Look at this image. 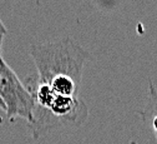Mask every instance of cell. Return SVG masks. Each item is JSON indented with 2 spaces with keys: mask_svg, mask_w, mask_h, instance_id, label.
I'll use <instances>...</instances> for the list:
<instances>
[{
  "mask_svg": "<svg viewBox=\"0 0 157 144\" xmlns=\"http://www.w3.org/2000/svg\"><path fill=\"white\" fill-rule=\"evenodd\" d=\"M0 109H3L5 112V104H4V101L2 100V98H0Z\"/></svg>",
  "mask_w": 157,
  "mask_h": 144,
  "instance_id": "obj_7",
  "label": "cell"
},
{
  "mask_svg": "<svg viewBox=\"0 0 157 144\" xmlns=\"http://www.w3.org/2000/svg\"><path fill=\"white\" fill-rule=\"evenodd\" d=\"M140 115L157 140V89L152 80H148V97L145 108L140 112Z\"/></svg>",
  "mask_w": 157,
  "mask_h": 144,
  "instance_id": "obj_4",
  "label": "cell"
},
{
  "mask_svg": "<svg viewBox=\"0 0 157 144\" xmlns=\"http://www.w3.org/2000/svg\"><path fill=\"white\" fill-rule=\"evenodd\" d=\"M0 98L5 104L9 120L21 118L30 123L34 108L33 97L4 59L0 61Z\"/></svg>",
  "mask_w": 157,
  "mask_h": 144,
  "instance_id": "obj_3",
  "label": "cell"
},
{
  "mask_svg": "<svg viewBox=\"0 0 157 144\" xmlns=\"http://www.w3.org/2000/svg\"><path fill=\"white\" fill-rule=\"evenodd\" d=\"M3 40H4V36L0 35V61L3 60V55H2V49H3Z\"/></svg>",
  "mask_w": 157,
  "mask_h": 144,
  "instance_id": "obj_6",
  "label": "cell"
},
{
  "mask_svg": "<svg viewBox=\"0 0 157 144\" xmlns=\"http://www.w3.org/2000/svg\"><path fill=\"white\" fill-rule=\"evenodd\" d=\"M30 54L37 70L36 76L45 84L56 78H70L81 84L85 63L91 58V54L70 36L34 44Z\"/></svg>",
  "mask_w": 157,
  "mask_h": 144,
  "instance_id": "obj_1",
  "label": "cell"
},
{
  "mask_svg": "<svg viewBox=\"0 0 157 144\" xmlns=\"http://www.w3.org/2000/svg\"><path fill=\"white\" fill-rule=\"evenodd\" d=\"M8 33V30H6V28H5V25H4V23L2 22V20H0V35H5Z\"/></svg>",
  "mask_w": 157,
  "mask_h": 144,
  "instance_id": "obj_5",
  "label": "cell"
},
{
  "mask_svg": "<svg viewBox=\"0 0 157 144\" xmlns=\"http://www.w3.org/2000/svg\"><path fill=\"white\" fill-rule=\"evenodd\" d=\"M87 117L89 108L78 95L64 97L56 94L48 109L33 108V118L28 125L31 137L39 139L54 129L81 127Z\"/></svg>",
  "mask_w": 157,
  "mask_h": 144,
  "instance_id": "obj_2",
  "label": "cell"
}]
</instances>
